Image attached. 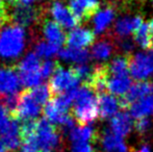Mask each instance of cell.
Here are the masks:
<instances>
[{"mask_svg": "<svg viewBox=\"0 0 153 152\" xmlns=\"http://www.w3.org/2000/svg\"><path fill=\"white\" fill-rule=\"evenodd\" d=\"M99 116L98 97L95 96V92L87 85L77 89L76 98L73 108V118L79 125H87L93 122Z\"/></svg>", "mask_w": 153, "mask_h": 152, "instance_id": "cell-1", "label": "cell"}, {"mask_svg": "<svg viewBox=\"0 0 153 152\" xmlns=\"http://www.w3.org/2000/svg\"><path fill=\"white\" fill-rule=\"evenodd\" d=\"M25 46V31L17 24H3L0 27V57L15 59Z\"/></svg>", "mask_w": 153, "mask_h": 152, "instance_id": "cell-2", "label": "cell"}, {"mask_svg": "<svg viewBox=\"0 0 153 152\" xmlns=\"http://www.w3.org/2000/svg\"><path fill=\"white\" fill-rule=\"evenodd\" d=\"M59 142L61 138L53 124L46 119H41L36 121L33 134L23 141V144L31 145L43 152H51L59 147Z\"/></svg>", "mask_w": 153, "mask_h": 152, "instance_id": "cell-3", "label": "cell"}, {"mask_svg": "<svg viewBox=\"0 0 153 152\" xmlns=\"http://www.w3.org/2000/svg\"><path fill=\"white\" fill-rule=\"evenodd\" d=\"M40 56L36 53H28L18 66V74L23 87L32 89L40 85L43 79Z\"/></svg>", "mask_w": 153, "mask_h": 152, "instance_id": "cell-4", "label": "cell"}, {"mask_svg": "<svg viewBox=\"0 0 153 152\" xmlns=\"http://www.w3.org/2000/svg\"><path fill=\"white\" fill-rule=\"evenodd\" d=\"M80 79L77 77L73 69L66 70L61 66L56 68L50 79V90L53 95H61L71 90L76 89Z\"/></svg>", "mask_w": 153, "mask_h": 152, "instance_id": "cell-5", "label": "cell"}, {"mask_svg": "<svg viewBox=\"0 0 153 152\" xmlns=\"http://www.w3.org/2000/svg\"><path fill=\"white\" fill-rule=\"evenodd\" d=\"M41 110H42V104L32 95L30 90H27L20 95L18 108L14 116L23 121L34 120L40 115Z\"/></svg>", "mask_w": 153, "mask_h": 152, "instance_id": "cell-6", "label": "cell"}, {"mask_svg": "<svg viewBox=\"0 0 153 152\" xmlns=\"http://www.w3.org/2000/svg\"><path fill=\"white\" fill-rule=\"evenodd\" d=\"M68 110H64L59 105L54 99L48 101L44 106V116L45 119L48 120L53 125H59L65 129L71 130L74 128L75 119L68 115Z\"/></svg>", "mask_w": 153, "mask_h": 152, "instance_id": "cell-7", "label": "cell"}, {"mask_svg": "<svg viewBox=\"0 0 153 152\" xmlns=\"http://www.w3.org/2000/svg\"><path fill=\"white\" fill-rule=\"evenodd\" d=\"M153 94V82L152 81H145L141 80L135 82L131 85L129 91L124 96L119 98L120 106L121 110H126L130 108V105L137 100L146 97L148 95Z\"/></svg>", "mask_w": 153, "mask_h": 152, "instance_id": "cell-8", "label": "cell"}, {"mask_svg": "<svg viewBox=\"0 0 153 152\" xmlns=\"http://www.w3.org/2000/svg\"><path fill=\"white\" fill-rule=\"evenodd\" d=\"M129 72L133 78L144 80L153 74V66L149 54L137 53L130 55L129 61Z\"/></svg>", "mask_w": 153, "mask_h": 152, "instance_id": "cell-9", "label": "cell"}, {"mask_svg": "<svg viewBox=\"0 0 153 152\" xmlns=\"http://www.w3.org/2000/svg\"><path fill=\"white\" fill-rule=\"evenodd\" d=\"M49 13H50L53 21L59 23L62 28H75V26L79 23L70 10L69 6L67 7L62 2L59 1V0H54L50 4Z\"/></svg>", "mask_w": 153, "mask_h": 152, "instance_id": "cell-10", "label": "cell"}, {"mask_svg": "<svg viewBox=\"0 0 153 152\" xmlns=\"http://www.w3.org/2000/svg\"><path fill=\"white\" fill-rule=\"evenodd\" d=\"M69 8L79 23L89 20L99 10V0H69Z\"/></svg>", "mask_w": 153, "mask_h": 152, "instance_id": "cell-11", "label": "cell"}, {"mask_svg": "<svg viewBox=\"0 0 153 152\" xmlns=\"http://www.w3.org/2000/svg\"><path fill=\"white\" fill-rule=\"evenodd\" d=\"M22 85L20 76L10 68L0 67V95L7 96L17 94Z\"/></svg>", "mask_w": 153, "mask_h": 152, "instance_id": "cell-12", "label": "cell"}, {"mask_svg": "<svg viewBox=\"0 0 153 152\" xmlns=\"http://www.w3.org/2000/svg\"><path fill=\"white\" fill-rule=\"evenodd\" d=\"M10 18L13 22L22 27L31 25L38 18V13L31 5L18 4L10 12Z\"/></svg>", "mask_w": 153, "mask_h": 152, "instance_id": "cell-13", "label": "cell"}, {"mask_svg": "<svg viewBox=\"0 0 153 152\" xmlns=\"http://www.w3.org/2000/svg\"><path fill=\"white\" fill-rule=\"evenodd\" d=\"M95 40L94 33L87 28H72V30L67 35V45L70 48L82 49L91 45Z\"/></svg>", "mask_w": 153, "mask_h": 152, "instance_id": "cell-14", "label": "cell"}, {"mask_svg": "<svg viewBox=\"0 0 153 152\" xmlns=\"http://www.w3.org/2000/svg\"><path fill=\"white\" fill-rule=\"evenodd\" d=\"M97 97H98L99 117L101 119H107L118 114V110L121 108L119 98H116L106 93L100 94Z\"/></svg>", "mask_w": 153, "mask_h": 152, "instance_id": "cell-15", "label": "cell"}, {"mask_svg": "<svg viewBox=\"0 0 153 152\" xmlns=\"http://www.w3.org/2000/svg\"><path fill=\"white\" fill-rule=\"evenodd\" d=\"M43 33L47 42L61 47L67 42V36L65 35L62 27L55 21L46 20L43 25Z\"/></svg>", "mask_w": 153, "mask_h": 152, "instance_id": "cell-16", "label": "cell"}, {"mask_svg": "<svg viewBox=\"0 0 153 152\" xmlns=\"http://www.w3.org/2000/svg\"><path fill=\"white\" fill-rule=\"evenodd\" d=\"M143 23V19L140 16H135L132 18L131 17H124L116 22L114 31H115L117 37L125 38L134 30H137Z\"/></svg>", "mask_w": 153, "mask_h": 152, "instance_id": "cell-17", "label": "cell"}, {"mask_svg": "<svg viewBox=\"0 0 153 152\" xmlns=\"http://www.w3.org/2000/svg\"><path fill=\"white\" fill-rule=\"evenodd\" d=\"M1 141L5 145L7 150H16L21 144L22 136H21V124L17 121V119L13 120L10 127L5 133L1 136Z\"/></svg>", "mask_w": 153, "mask_h": 152, "instance_id": "cell-18", "label": "cell"}, {"mask_svg": "<svg viewBox=\"0 0 153 152\" xmlns=\"http://www.w3.org/2000/svg\"><path fill=\"white\" fill-rule=\"evenodd\" d=\"M132 127V122L131 118L127 113L121 112L118 113L114 117H111V130L115 132L117 136L124 138L130 132Z\"/></svg>", "mask_w": 153, "mask_h": 152, "instance_id": "cell-19", "label": "cell"}, {"mask_svg": "<svg viewBox=\"0 0 153 152\" xmlns=\"http://www.w3.org/2000/svg\"><path fill=\"white\" fill-rule=\"evenodd\" d=\"M101 146L105 152H126V146L122 138L107 129L101 136Z\"/></svg>", "mask_w": 153, "mask_h": 152, "instance_id": "cell-20", "label": "cell"}, {"mask_svg": "<svg viewBox=\"0 0 153 152\" xmlns=\"http://www.w3.org/2000/svg\"><path fill=\"white\" fill-rule=\"evenodd\" d=\"M130 114L135 119L153 115V94L148 95L132 103L129 108Z\"/></svg>", "mask_w": 153, "mask_h": 152, "instance_id": "cell-21", "label": "cell"}, {"mask_svg": "<svg viewBox=\"0 0 153 152\" xmlns=\"http://www.w3.org/2000/svg\"><path fill=\"white\" fill-rule=\"evenodd\" d=\"M131 87V79L128 75L109 77L107 81V91L117 96H124Z\"/></svg>", "mask_w": 153, "mask_h": 152, "instance_id": "cell-22", "label": "cell"}, {"mask_svg": "<svg viewBox=\"0 0 153 152\" xmlns=\"http://www.w3.org/2000/svg\"><path fill=\"white\" fill-rule=\"evenodd\" d=\"M129 61H130V55L126 54L116 57L109 64H106L109 77L128 75Z\"/></svg>", "mask_w": 153, "mask_h": 152, "instance_id": "cell-23", "label": "cell"}, {"mask_svg": "<svg viewBox=\"0 0 153 152\" xmlns=\"http://www.w3.org/2000/svg\"><path fill=\"white\" fill-rule=\"evenodd\" d=\"M134 41L145 50H151L152 44V31L150 23H143L137 30L133 31Z\"/></svg>", "mask_w": 153, "mask_h": 152, "instance_id": "cell-24", "label": "cell"}, {"mask_svg": "<svg viewBox=\"0 0 153 152\" xmlns=\"http://www.w3.org/2000/svg\"><path fill=\"white\" fill-rule=\"evenodd\" d=\"M69 136L73 143H90L96 139L97 133L93 127L88 125H80L79 127L72 128Z\"/></svg>", "mask_w": 153, "mask_h": 152, "instance_id": "cell-25", "label": "cell"}, {"mask_svg": "<svg viewBox=\"0 0 153 152\" xmlns=\"http://www.w3.org/2000/svg\"><path fill=\"white\" fill-rule=\"evenodd\" d=\"M59 57L64 61H70L77 64H85L90 59V52L82 48H67L62 49L59 53Z\"/></svg>", "mask_w": 153, "mask_h": 152, "instance_id": "cell-26", "label": "cell"}, {"mask_svg": "<svg viewBox=\"0 0 153 152\" xmlns=\"http://www.w3.org/2000/svg\"><path fill=\"white\" fill-rule=\"evenodd\" d=\"M115 17V10L113 7H105L101 10H98L94 17V29L95 33L103 31L113 21Z\"/></svg>", "mask_w": 153, "mask_h": 152, "instance_id": "cell-27", "label": "cell"}, {"mask_svg": "<svg viewBox=\"0 0 153 152\" xmlns=\"http://www.w3.org/2000/svg\"><path fill=\"white\" fill-rule=\"evenodd\" d=\"M114 49H115L114 43L108 38L102 39L93 46L91 54L94 59L103 61V59H106L111 56Z\"/></svg>", "mask_w": 153, "mask_h": 152, "instance_id": "cell-28", "label": "cell"}, {"mask_svg": "<svg viewBox=\"0 0 153 152\" xmlns=\"http://www.w3.org/2000/svg\"><path fill=\"white\" fill-rule=\"evenodd\" d=\"M59 48L61 47L56 46L54 44H51L49 42H40L36 46V53L40 57H45V59H49V57L53 56L55 54L59 53Z\"/></svg>", "mask_w": 153, "mask_h": 152, "instance_id": "cell-29", "label": "cell"}, {"mask_svg": "<svg viewBox=\"0 0 153 152\" xmlns=\"http://www.w3.org/2000/svg\"><path fill=\"white\" fill-rule=\"evenodd\" d=\"M15 116L8 110V108L0 102V136L7 131L13 123Z\"/></svg>", "mask_w": 153, "mask_h": 152, "instance_id": "cell-30", "label": "cell"}, {"mask_svg": "<svg viewBox=\"0 0 153 152\" xmlns=\"http://www.w3.org/2000/svg\"><path fill=\"white\" fill-rule=\"evenodd\" d=\"M32 95L36 97V99L40 102L41 104H46L48 101H50V95H51V90L50 87L46 85H39L36 87L29 89Z\"/></svg>", "mask_w": 153, "mask_h": 152, "instance_id": "cell-31", "label": "cell"}, {"mask_svg": "<svg viewBox=\"0 0 153 152\" xmlns=\"http://www.w3.org/2000/svg\"><path fill=\"white\" fill-rule=\"evenodd\" d=\"M73 71L75 72V74L80 80H83L85 82L89 80L93 73V69H91L87 64H79V65L75 66L73 68Z\"/></svg>", "mask_w": 153, "mask_h": 152, "instance_id": "cell-32", "label": "cell"}, {"mask_svg": "<svg viewBox=\"0 0 153 152\" xmlns=\"http://www.w3.org/2000/svg\"><path fill=\"white\" fill-rule=\"evenodd\" d=\"M19 99H20V96H18L17 94H12V95L3 96V99L1 102L8 108V110L13 115H15L19 104Z\"/></svg>", "mask_w": 153, "mask_h": 152, "instance_id": "cell-33", "label": "cell"}, {"mask_svg": "<svg viewBox=\"0 0 153 152\" xmlns=\"http://www.w3.org/2000/svg\"><path fill=\"white\" fill-rule=\"evenodd\" d=\"M57 67H59V65L56 63H54V62L50 61V59L45 61L42 64V67H41V72H42L43 78H48V77L52 76Z\"/></svg>", "mask_w": 153, "mask_h": 152, "instance_id": "cell-34", "label": "cell"}, {"mask_svg": "<svg viewBox=\"0 0 153 152\" xmlns=\"http://www.w3.org/2000/svg\"><path fill=\"white\" fill-rule=\"evenodd\" d=\"M150 125H151V123H150L149 119L146 117L137 119V121H135V123H134L135 130H137L140 134H145L146 132L150 129Z\"/></svg>", "mask_w": 153, "mask_h": 152, "instance_id": "cell-35", "label": "cell"}, {"mask_svg": "<svg viewBox=\"0 0 153 152\" xmlns=\"http://www.w3.org/2000/svg\"><path fill=\"white\" fill-rule=\"evenodd\" d=\"M71 152H94L90 143H73Z\"/></svg>", "mask_w": 153, "mask_h": 152, "instance_id": "cell-36", "label": "cell"}, {"mask_svg": "<svg viewBox=\"0 0 153 152\" xmlns=\"http://www.w3.org/2000/svg\"><path fill=\"white\" fill-rule=\"evenodd\" d=\"M119 47L121 48V50L123 52L128 54L133 49V43L131 42V40H128V39H126V38H122V40L119 42Z\"/></svg>", "mask_w": 153, "mask_h": 152, "instance_id": "cell-37", "label": "cell"}, {"mask_svg": "<svg viewBox=\"0 0 153 152\" xmlns=\"http://www.w3.org/2000/svg\"><path fill=\"white\" fill-rule=\"evenodd\" d=\"M21 152H43V151L38 150V149L34 148V147L31 146V145L23 144L22 148H21Z\"/></svg>", "mask_w": 153, "mask_h": 152, "instance_id": "cell-38", "label": "cell"}, {"mask_svg": "<svg viewBox=\"0 0 153 152\" xmlns=\"http://www.w3.org/2000/svg\"><path fill=\"white\" fill-rule=\"evenodd\" d=\"M21 3L23 4H26V5H31L32 3H34L36 1H38V0H20Z\"/></svg>", "mask_w": 153, "mask_h": 152, "instance_id": "cell-39", "label": "cell"}, {"mask_svg": "<svg viewBox=\"0 0 153 152\" xmlns=\"http://www.w3.org/2000/svg\"><path fill=\"white\" fill-rule=\"evenodd\" d=\"M135 152H151V151H150V148L148 146H143L141 149H139V150Z\"/></svg>", "mask_w": 153, "mask_h": 152, "instance_id": "cell-40", "label": "cell"}, {"mask_svg": "<svg viewBox=\"0 0 153 152\" xmlns=\"http://www.w3.org/2000/svg\"><path fill=\"white\" fill-rule=\"evenodd\" d=\"M6 147H5V145L3 144V142H2L1 140H0V152H6Z\"/></svg>", "mask_w": 153, "mask_h": 152, "instance_id": "cell-41", "label": "cell"}, {"mask_svg": "<svg viewBox=\"0 0 153 152\" xmlns=\"http://www.w3.org/2000/svg\"><path fill=\"white\" fill-rule=\"evenodd\" d=\"M3 1L7 2V3H16V2L19 1V0H3Z\"/></svg>", "mask_w": 153, "mask_h": 152, "instance_id": "cell-42", "label": "cell"}, {"mask_svg": "<svg viewBox=\"0 0 153 152\" xmlns=\"http://www.w3.org/2000/svg\"><path fill=\"white\" fill-rule=\"evenodd\" d=\"M149 57H150V59H151V63H152V66H153V50L149 53Z\"/></svg>", "mask_w": 153, "mask_h": 152, "instance_id": "cell-43", "label": "cell"}, {"mask_svg": "<svg viewBox=\"0 0 153 152\" xmlns=\"http://www.w3.org/2000/svg\"><path fill=\"white\" fill-rule=\"evenodd\" d=\"M151 25H152V26H153V21H152V22H151Z\"/></svg>", "mask_w": 153, "mask_h": 152, "instance_id": "cell-44", "label": "cell"}]
</instances>
